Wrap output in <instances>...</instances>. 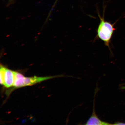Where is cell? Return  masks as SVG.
Masks as SVG:
<instances>
[{
	"label": "cell",
	"instance_id": "277c9868",
	"mask_svg": "<svg viewBox=\"0 0 125 125\" xmlns=\"http://www.w3.org/2000/svg\"><path fill=\"white\" fill-rule=\"evenodd\" d=\"M98 88H96L95 89L94 99L93 101V110L91 116L86 123L85 125H113L108 123L102 121L98 118L96 115L95 110V98L96 94L98 91Z\"/></svg>",
	"mask_w": 125,
	"mask_h": 125
},
{
	"label": "cell",
	"instance_id": "5b68a950",
	"mask_svg": "<svg viewBox=\"0 0 125 125\" xmlns=\"http://www.w3.org/2000/svg\"><path fill=\"white\" fill-rule=\"evenodd\" d=\"M12 0H10V1H12Z\"/></svg>",
	"mask_w": 125,
	"mask_h": 125
},
{
	"label": "cell",
	"instance_id": "8992f818",
	"mask_svg": "<svg viewBox=\"0 0 125 125\" xmlns=\"http://www.w3.org/2000/svg\"><path fill=\"white\" fill-rule=\"evenodd\" d=\"M58 1V0H56V1Z\"/></svg>",
	"mask_w": 125,
	"mask_h": 125
},
{
	"label": "cell",
	"instance_id": "3957f363",
	"mask_svg": "<svg viewBox=\"0 0 125 125\" xmlns=\"http://www.w3.org/2000/svg\"><path fill=\"white\" fill-rule=\"evenodd\" d=\"M63 75L47 77H37L35 76L32 77H25L23 75L22 77V87L25 86L33 85L38 83L43 82L52 78L63 76Z\"/></svg>",
	"mask_w": 125,
	"mask_h": 125
},
{
	"label": "cell",
	"instance_id": "6da1fadb",
	"mask_svg": "<svg viewBox=\"0 0 125 125\" xmlns=\"http://www.w3.org/2000/svg\"><path fill=\"white\" fill-rule=\"evenodd\" d=\"M98 16L100 21L97 30V35L96 37L102 40L104 44L111 51L110 45L111 40L115 30L114 24L105 21L104 18V13L103 17H102L98 11Z\"/></svg>",
	"mask_w": 125,
	"mask_h": 125
},
{
	"label": "cell",
	"instance_id": "7a4b0ae2",
	"mask_svg": "<svg viewBox=\"0 0 125 125\" xmlns=\"http://www.w3.org/2000/svg\"><path fill=\"white\" fill-rule=\"evenodd\" d=\"M0 77L1 85L7 88L13 86L14 81V71L1 65Z\"/></svg>",
	"mask_w": 125,
	"mask_h": 125
}]
</instances>
